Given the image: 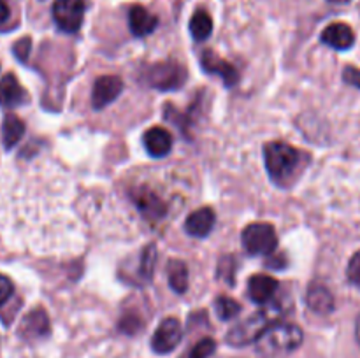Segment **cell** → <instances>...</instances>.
I'll use <instances>...</instances> for the list:
<instances>
[{"label": "cell", "mask_w": 360, "mask_h": 358, "mask_svg": "<svg viewBox=\"0 0 360 358\" xmlns=\"http://www.w3.org/2000/svg\"><path fill=\"white\" fill-rule=\"evenodd\" d=\"M280 314L281 311L278 307H267L262 309V311H257L255 314L248 316V318L243 319L241 323H238V325L229 330L227 343L236 347L248 346V344L255 343L273 323L278 321Z\"/></svg>", "instance_id": "3957f363"}, {"label": "cell", "mask_w": 360, "mask_h": 358, "mask_svg": "<svg viewBox=\"0 0 360 358\" xmlns=\"http://www.w3.org/2000/svg\"><path fill=\"white\" fill-rule=\"evenodd\" d=\"M214 221V211L211 207H202L199 211H193L185 221V230L186 234H190L192 237H206L210 235V232L213 230Z\"/></svg>", "instance_id": "9a60e30c"}, {"label": "cell", "mask_w": 360, "mask_h": 358, "mask_svg": "<svg viewBox=\"0 0 360 358\" xmlns=\"http://www.w3.org/2000/svg\"><path fill=\"white\" fill-rule=\"evenodd\" d=\"M30 49H32V41L30 37H23L20 39V41L16 42V44L13 46V53L14 56H16L20 62H27L28 60V55H30Z\"/></svg>", "instance_id": "d4e9b609"}, {"label": "cell", "mask_w": 360, "mask_h": 358, "mask_svg": "<svg viewBox=\"0 0 360 358\" xmlns=\"http://www.w3.org/2000/svg\"><path fill=\"white\" fill-rule=\"evenodd\" d=\"M343 77L348 84H352V86L359 88L360 90V70L359 69H355V67H347L343 72Z\"/></svg>", "instance_id": "83f0119b"}, {"label": "cell", "mask_w": 360, "mask_h": 358, "mask_svg": "<svg viewBox=\"0 0 360 358\" xmlns=\"http://www.w3.org/2000/svg\"><path fill=\"white\" fill-rule=\"evenodd\" d=\"M243 246L253 256L271 255L278 246L276 230L269 223H252L243 230Z\"/></svg>", "instance_id": "5b68a950"}, {"label": "cell", "mask_w": 360, "mask_h": 358, "mask_svg": "<svg viewBox=\"0 0 360 358\" xmlns=\"http://www.w3.org/2000/svg\"><path fill=\"white\" fill-rule=\"evenodd\" d=\"M322 42L330 46V48L338 49V51H347L354 46L355 34L348 25L345 23H333L322 32Z\"/></svg>", "instance_id": "5bb4252c"}, {"label": "cell", "mask_w": 360, "mask_h": 358, "mask_svg": "<svg viewBox=\"0 0 360 358\" xmlns=\"http://www.w3.org/2000/svg\"><path fill=\"white\" fill-rule=\"evenodd\" d=\"M155 263H157V248L155 246H148L141 255V276L144 279H151L155 272Z\"/></svg>", "instance_id": "603a6c76"}, {"label": "cell", "mask_w": 360, "mask_h": 358, "mask_svg": "<svg viewBox=\"0 0 360 358\" xmlns=\"http://www.w3.org/2000/svg\"><path fill=\"white\" fill-rule=\"evenodd\" d=\"M217 351V343L211 337H204L190 351L188 358H210Z\"/></svg>", "instance_id": "cb8c5ba5"}, {"label": "cell", "mask_w": 360, "mask_h": 358, "mask_svg": "<svg viewBox=\"0 0 360 358\" xmlns=\"http://www.w3.org/2000/svg\"><path fill=\"white\" fill-rule=\"evenodd\" d=\"M306 304L316 314H329L334 309V297L329 288L322 286V284H311L306 293Z\"/></svg>", "instance_id": "ac0fdd59"}, {"label": "cell", "mask_w": 360, "mask_h": 358, "mask_svg": "<svg viewBox=\"0 0 360 358\" xmlns=\"http://www.w3.org/2000/svg\"><path fill=\"white\" fill-rule=\"evenodd\" d=\"M23 339L32 340V339H41L49 333V319L46 314L44 309H34V311L28 312L27 316L21 321L20 329H18Z\"/></svg>", "instance_id": "30bf717a"}, {"label": "cell", "mask_w": 360, "mask_h": 358, "mask_svg": "<svg viewBox=\"0 0 360 358\" xmlns=\"http://www.w3.org/2000/svg\"><path fill=\"white\" fill-rule=\"evenodd\" d=\"M129 25L130 32L136 37H146V35H150L157 28L158 18L148 13L143 6H134L129 13Z\"/></svg>", "instance_id": "e0dca14e"}, {"label": "cell", "mask_w": 360, "mask_h": 358, "mask_svg": "<svg viewBox=\"0 0 360 358\" xmlns=\"http://www.w3.org/2000/svg\"><path fill=\"white\" fill-rule=\"evenodd\" d=\"M200 65L206 72L211 74H217L224 79L225 86H234L239 79V74L238 70L234 69V65H231L229 62L225 60L218 58L213 51H204L202 56H200Z\"/></svg>", "instance_id": "8fae6325"}, {"label": "cell", "mask_w": 360, "mask_h": 358, "mask_svg": "<svg viewBox=\"0 0 360 358\" xmlns=\"http://www.w3.org/2000/svg\"><path fill=\"white\" fill-rule=\"evenodd\" d=\"M329 2H334V4H347V2H350V0H329Z\"/></svg>", "instance_id": "1f68e13d"}, {"label": "cell", "mask_w": 360, "mask_h": 358, "mask_svg": "<svg viewBox=\"0 0 360 358\" xmlns=\"http://www.w3.org/2000/svg\"><path fill=\"white\" fill-rule=\"evenodd\" d=\"M53 20L65 34L77 32L84 20V0H55Z\"/></svg>", "instance_id": "8992f818"}, {"label": "cell", "mask_w": 360, "mask_h": 358, "mask_svg": "<svg viewBox=\"0 0 360 358\" xmlns=\"http://www.w3.org/2000/svg\"><path fill=\"white\" fill-rule=\"evenodd\" d=\"M264 160L269 178L276 185L288 186L302 168L304 154L287 142H267L264 146Z\"/></svg>", "instance_id": "6da1fadb"}, {"label": "cell", "mask_w": 360, "mask_h": 358, "mask_svg": "<svg viewBox=\"0 0 360 358\" xmlns=\"http://www.w3.org/2000/svg\"><path fill=\"white\" fill-rule=\"evenodd\" d=\"M302 330L292 323L276 321L255 340V350L267 358L285 357L302 344Z\"/></svg>", "instance_id": "7a4b0ae2"}, {"label": "cell", "mask_w": 360, "mask_h": 358, "mask_svg": "<svg viewBox=\"0 0 360 358\" xmlns=\"http://www.w3.org/2000/svg\"><path fill=\"white\" fill-rule=\"evenodd\" d=\"M211 32H213V20H211L210 14L202 9L195 11V14L190 20V34H192V37L195 41L202 42L210 37Z\"/></svg>", "instance_id": "ffe728a7"}, {"label": "cell", "mask_w": 360, "mask_h": 358, "mask_svg": "<svg viewBox=\"0 0 360 358\" xmlns=\"http://www.w3.org/2000/svg\"><path fill=\"white\" fill-rule=\"evenodd\" d=\"M123 90V81L118 76H102L95 81L91 90V105L94 109H104L118 98Z\"/></svg>", "instance_id": "9c48e42d"}, {"label": "cell", "mask_w": 360, "mask_h": 358, "mask_svg": "<svg viewBox=\"0 0 360 358\" xmlns=\"http://www.w3.org/2000/svg\"><path fill=\"white\" fill-rule=\"evenodd\" d=\"M347 276L350 283L360 284V251L355 253V255L350 258V262H348Z\"/></svg>", "instance_id": "484cf974"}, {"label": "cell", "mask_w": 360, "mask_h": 358, "mask_svg": "<svg viewBox=\"0 0 360 358\" xmlns=\"http://www.w3.org/2000/svg\"><path fill=\"white\" fill-rule=\"evenodd\" d=\"M278 290V281L266 274H255L248 281V297L255 304H269Z\"/></svg>", "instance_id": "7c38bea8"}, {"label": "cell", "mask_w": 360, "mask_h": 358, "mask_svg": "<svg viewBox=\"0 0 360 358\" xmlns=\"http://www.w3.org/2000/svg\"><path fill=\"white\" fill-rule=\"evenodd\" d=\"M132 200L136 202L139 213L151 221L162 220L167 213V206L164 204V200L155 192L144 188V186L132 190Z\"/></svg>", "instance_id": "ba28073f"}, {"label": "cell", "mask_w": 360, "mask_h": 358, "mask_svg": "<svg viewBox=\"0 0 360 358\" xmlns=\"http://www.w3.org/2000/svg\"><path fill=\"white\" fill-rule=\"evenodd\" d=\"M214 311H217L218 318L224 319V321H229V319L236 318L241 312V305L234 298L221 295V297H218L214 300Z\"/></svg>", "instance_id": "7402d4cb"}, {"label": "cell", "mask_w": 360, "mask_h": 358, "mask_svg": "<svg viewBox=\"0 0 360 358\" xmlns=\"http://www.w3.org/2000/svg\"><path fill=\"white\" fill-rule=\"evenodd\" d=\"M9 16H11L9 6H7L6 0H0V25L6 23V21L9 20Z\"/></svg>", "instance_id": "f546056e"}, {"label": "cell", "mask_w": 360, "mask_h": 358, "mask_svg": "<svg viewBox=\"0 0 360 358\" xmlns=\"http://www.w3.org/2000/svg\"><path fill=\"white\" fill-rule=\"evenodd\" d=\"M183 339L181 323L176 318H165L151 337V350L158 354H167L178 347Z\"/></svg>", "instance_id": "52a82bcc"}, {"label": "cell", "mask_w": 360, "mask_h": 358, "mask_svg": "<svg viewBox=\"0 0 360 358\" xmlns=\"http://www.w3.org/2000/svg\"><path fill=\"white\" fill-rule=\"evenodd\" d=\"M120 329L127 333H134L139 329V319H137L136 316H125V318L122 319V323H120Z\"/></svg>", "instance_id": "f1b7e54d"}, {"label": "cell", "mask_w": 360, "mask_h": 358, "mask_svg": "<svg viewBox=\"0 0 360 358\" xmlns=\"http://www.w3.org/2000/svg\"><path fill=\"white\" fill-rule=\"evenodd\" d=\"M355 337H357V343L360 344V316L357 318V323H355Z\"/></svg>", "instance_id": "4dcf8cb0"}, {"label": "cell", "mask_w": 360, "mask_h": 358, "mask_svg": "<svg viewBox=\"0 0 360 358\" xmlns=\"http://www.w3.org/2000/svg\"><path fill=\"white\" fill-rule=\"evenodd\" d=\"M13 291H14L13 281H11L7 276H4V274H0V307L9 300Z\"/></svg>", "instance_id": "4316f807"}, {"label": "cell", "mask_w": 360, "mask_h": 358, "mask_svg": "<svg viewBox=\"0 0 360 358\" xmlns=\"http://www.w3.org/2000/svg\"><path fill=\"white\" fill-rule=\"evenodd\" d=\"M185 79V67L179 65L174 60H165V62L155 63L146 72V83L162 91L178 90V88L183 86Z\"/></svg>", "instance_id": "277c9868"}, {"label": "cell", "mask_w": 360, "mask_h": 358, "mask_svg": "<svg viewBox=\"0 0 360 358\" xmlns=\"http://www.w3.org/2000/svg\"><path fill=\"white\" fill-rule=\"evenodd\" d=\"M27 102V91L14 74H6L0 81V105L6 109L18 107Z\"/></svg>", "instance_id": "4fadbf2b"}, {"label": "cell", "mask_w": 360, "mask_h": 358, "mask_svg": "<svg viewBox=\"0 0 360 358\" xmlns=\"http://www.w3.org/2000/svg\"><path fill=\"white\" fill-rule=\"evenodd\" d=\"M144 147H146L148 153L155 158L167 157L169 151L172 147V137L171 133L167 132L162 126H153V128L146 130L143 137Z\"/></svg>", "instance_id": "2e32d148"}, {"label": "cell", "mask_w": 360, "mask_h": 358, "mask_svg": "<svg viewBox=\"0 0 360 358\" xmlns=\"http://www.w3.org/2000/svg\"><path fill=\"white\" fill-rule=\"evenodd\" d=\"M25 133V123L16 114H6L2 123V140L6 150H13Z\"/></svg>", "instance_id": "d6986e66"}, {"label": "cell", "mask_w": 360, "mask_h": 358, "mask_svg": "<svg viewBox=\"0 0 360 358\" xmlns=\"http://www.w3.org/2000/svg\"><path fill=\"white\" fill-rule=\"evenodd\" d=\"M167 276L169 284L176 293H185L188 288V269L183 262L179 260H172L167 267Z\"/></svg>", "instance_id": "44dd1931"}]
</instances>
